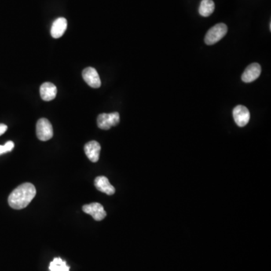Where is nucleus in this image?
Segmentation results:
<instances>
[{"instance_id":"1","label":"nucleus","mask_w":271,"mask_h":271,"mask_svg":"<svg viewBox=\"0 0 271 271\" xmlns=\"http://www.w3.org/2000/svg\"><path fill=\"white\" fill-rule=\"evenodd\" d=\"M36 195V189L32 183L26 182L15 188L9 197V204L15 210H22L30 204Z\"/></svg>"},{"instance_id":"2","label":"nucleus","mask_w":271,"mask_h":271,"mask_svg":"<svg viewBox=\"0 0 271 271\" xmlns=\"http://www.w3.org/2000/svg\"><path fill=\"white\" fill-rule=\"evenodd\" d=\"M228 33V27L225 23H218L217 25L210 28L206 33L205 36V43L211 45L221 40L223 37Z\"/></svg>"},{"instance_id":"3","label":"nucleus","mask_w":271,"mask_h":271,"mask_svg":"<svg viewBox=\"0 0 271 271\" xmlns=\"http://www.w3.org/2000/svg\"><path fill=\"white\" fill-rule=\"evenodd\" d=\"M52 124L47 118H40L36 123V136L41 141H48L53 137Z\"/></svg>"},{"instance_id":"4","label":"nucleus","mask_w":271,"mask_h":271,"mask_svg":"<svg viewBox=\"0 0 271 271\" xmlns=\"http://www.w3.org/2000/svg\"><path fill=\"white\" fill-rule=\"evenodd\" d=\"M120 122V115L118 112L102 113L97 118V125L102 130H109L111 126H116Z\"/></svg>"},{"instance_id":"5","label":"nucleus","mask_w":271,"mask_h":271,"mask_svg":"<svg viewBox=\"0 0 271 271\" xmlns=\"http://www.w3.org/2000/svg\"><path fill=\"white\" fill-rule=\"evenodd\" d=\"M82 210L87 214H89L96 221H102L107 217V213L100 203H92L84 205Z\"/></svg>"},{"instance_id":"6","label":"nucleus","mask_w":271,"mask_h":271,"mask_svg":"<svg viewBox=\"0 0 271 271\" xmlns=\"http://www.w3.org/2000/svg\"><path fill=\"white\" fill-rule=\"evenodd\" d=\"M84 80L93 89H99L101 86V80L97 70L93 67H87L82 72Z\"/></svg>"},{"instance_id":"7","label":"nucleus","mask_w":271,"mask_h":271,"mask_svg":"<svg viewBox=\"0 0 271 271\" xmlns=\"http://www.w3.org/2000/svg\"><path fill=\"white\" fill-rule=\"evenodd\" d=\"M233 116L235 122L240 127L246 126L250 120V113L248 108L244 106L239 105L233 110Z\"/></svg>"},{"instance_id":"8","label":"nucleus","mask_w":271,"mask_h":271,"mask_svg":"<svg viewBox=\"0 0 271 271\" xmlns=\"http://www.w3.org/2000/svg\"><path fill=\"white\" fill-rule=\"evenodd\" d=\"M261 66L258 63H254L248 66L242 75V80L245 83H250L256 80L261 75Z\"/></svg>"},{"instance_id":"9","label":"nucleus","mask_w":271,"mask_h":271,"mask_svg":"<svg viewBox=\"0 0 271 271\" xmlns=\"http://www.w3.org/2000/svg\"><path fill=\"white\" fill-rule=\"evenodd\" d=\"M100 143L97 141H90L86 143L85 145V153L90 162L96 163L100 158Z\"/></svg>"},{"instance_id":"10","label":"nucleus","mask_w":271,"mask_h":271,"mask_svg":"<svg viewBox=\"0 0 271 271\" xmlns=\"http://www.w3.org/2000/svg\"><path fill=\"white\" fill-rule=\"evenodd\" d=\"M57 87L51 82H45L40 87V96L44 101H51L57 96Z\"/></svg>"},{"instance_id":"11","label":"nucleus","mask_w":271,"mask_h":271,"mask_svg":"<svg viewBox=\"0 0 271 271\" xmlns=\"http://www.w3.org/2000/svg\"><path fill=\"white\" fill-rule=\"evenodd\" d=\"M94 185L98 191L108 195H112L115 194V189L110 184L108 179L106 177H98L95 179Z\"/></svg>"},{"instance_id":"12","label":"nucleus","mask_w":271,"mask_h":271,"mask_svg":"<svg viewBox=\"0 0 271 271\" xmlns=\"http://www.w3.org/2000/svg\"><path fill=\"white\" fill-rule=\"evenodd\" d=\"M67 28V20L64 18H59L52 24L51 34L54 38L63 36Z\"/></svg>"},{"instance_id":"13","label":"nucleus","mask_w":271,"mask_h":271,"mask_svg":"<svg viewBox=\"0 0 271 271\" xmlns=\"http://www.w3.org/2000/svg\"><path fill=\"white\" fill-rule=\"evenodd\" d=\"M215 10V3L213 0H202L199 7V13L203 17H209Z\"/></svg>"},{"instance_id":"14","label":"nucleus","mask_w":271,"mask_h":271,"mask_svg":"<svg viewBox=\"0 0 271 271\" xmlns=\"http://www.w3.org/2000/svg\"><path fill=\"white\" fill-rule=\"evenodd\" d=\"M49 270L50 271H70V267L67 265V262L61 258H55L50 263Z\"/></svg>"},{"instance_id":"15","label":"nucleus","mask_w":271,"mask_h":271,"mask_svg":"<svg viewBox=\"0 0 271 271\" xmlns=\"http://www.w3.org/2000/svg\"><path fill=\"white\" fill-rule=\"evenodd\" d=\"M15 148V143L12 141L7 142L4 145H0V155L12 151Z\"/></svg>"},{"instance_id":"16","label":"nucleus","mask_w":271,"mask_h":271,"mask_svg":"<svg viewBox=\"0 0 271 271\" xmlns=\"http://www.w3.org/2000/svg\"><path fill=\"white\" fill-rule=\"evenodd\" d=\"M7 130H8L7 125H4V124H0V136L4 134Z\"/></svg>"}]
</instances>
